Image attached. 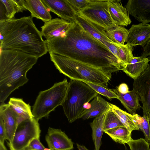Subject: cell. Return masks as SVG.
I'll list each match as a JSON object with an SVG mask.
<instances>
[{
  "instance_id": "6da1fadb",
  "label": "cell",
  "mask_w": 150,
  "mask_h": 150,
  "mask_svg": "<svg viewBox=\"0 0 150 150\" xmlns=\"http://www.w3.org/2000/svg\"><path fill=\"white\" fill-rule=\"evenodd\" d=\"M45 41L50 54L67 57L111 74L121 70L118 58L76 21L64 36Z\"/></svg>"
},
{
  "instance_id": "7a4b0ae2",
  "label": "cell",
  "mask_w": 150,
  "mask_h": 150,
  "mask_svg": "<svg viewBox=\"0 0 150 150\" xmlns=\"http://www.w3.org/2000/svg\"><path fill=\"white\" fill-rule=\"evenodd\" d=\"M1 50H18L40 57L48 52L30 16L0 21Z\"/></svg>"
},
{
  "instance_id": "3957f363",
  "label": "cell",
  "mask_w": 150,
  "mask_h": 150,
  "mask_svg": "<svg viewBox=\"0 0 150 150\" xmlns=\"http://www.w3.org/2000/svg\"><path fill=\"white\" fill-rule=\"evenodd\" d=\"M38 58L20 51L1 50L0 55V102L28 81L27 72Z\"/></svg>"
},
{
  "instance_id": "277c9868",
  "label": "cell",
  "mask_w": 150,
  "mask_h": 150,
  "mask_svg": "<svg viewBox=\"0 0 150 150\" xmlns=\"http://www.w3.org/2000/svg\"><path fill=\"white\" fill-rule=\"evenodd\" d=\"M51 61L61 73L71 80H84L107 87L112 74L75 60L50 54Z\"/></svg>"
},
{
  "instance_id": "5b68a950",
  "label": "cell",
  "mask_w": 150,
  "mask_h": 150,
  "mask_svg": "<svg viewBox=\"0 0 150 150\" xmlns=\"http://www.w3.org/2000/svg\"><path fill=\"white\" fill-rule=\"evenodd\" d=\"M98 93L85 83L71 79L62 106L70 123L84 115L87 105Z\"/></svg>"
},
{
  "instance_id": "8992f818",
  "label": "cell",
  "mask_w": 150,
  "mask_h": 150,
  "mask_svg": "<svg viewBox=\"0 0 150 150\" xmlns=\"http://www.w3.org/2000/svg\"><path fill=\"white\" fill-rule=\"evenodd\" d=\"M69 85L67 79L55 83L50 88L40 92L33 107L34 117L39 120L47 117L57 107L62 105Z\"/></svg>"
},
{
  "instance_id": "52a82bcc",
  "label": "cell",
  "mask_w": 150,
  "mask_h": 150,
  "mask_svg": "<svg viewBox=\"0 0 150 150\" xmlns=\"http://www.w3.org/2000/svg\"><path fill=\"white\" fill-rule=\"evenodd\" d=\"M40 132L38 120L34 117L25 120L18 124L8 146L10 150H23L33 139L40 138Z\"/></svg>"
},
{
  "instance_id": "ba28073f",
  "label": "cell",
  "mask_w": 150,
  "mask_h": 150,
  "mask_svg": "<svg viewBox=\"0 0 150 150\" xmlns=\"http://www.w3.org/2000/svg\"><path fill=\"white\" fill-rule=\"evenodd\" d=\"M76 13L101 26L106 30L116 26L110 13L109 0H90L86 7Z\"/></svg>"
},
{
  "instance_id": "9c48e42d",
  "label": "cell",
  "mask_w": 150,
  "mask_h": 150,
  "mask_svg": "<svg viewBox=\"0 0 150 150\" xmlns=\"http://www.w3.org/2000/svg\"><path fill=\"white\" fill-rule=\"evenodd\" d=\"M75 21L94 38L106 46L119 59L117 47L107 37L104 28L77 13L75 16Z\"/></svg>"
},
{
  "instance_id": "30bf717a",
  "label": "cell",
  "mask_w": 150,
  "mask_h": 150,
  "mask_svg": "<svg viewBox=\"0 0 150 150\" xmlns=\"http://www.w3.org/2000/svg\"><path fill=\"white\" fill-rule=\"evenodd\" d=\"M133 89L142 104L143 115L150 112V64L137 78L134 80Z\"/></svg>"
},
{
  "instance_id": "8fae6325",
  "label": "cell",
  "mask_w": 150,
  "mask_h": 150,
  "mask_svg": "<svg viewBox=\"0 0 150 150\" xmlns=\"http://www.w3.org/2000/svg\"><path fill=\"white\" fill-rule=\"evenodd\" d=\"M45 139L49 148L52 150H71L74 143L61 129L49 127Z\"/></svg>"
},
{
  "instance_id": "7c38bea8",
  "label": "cell",
  "mask_w": 150,
  "mask_h": 150,
  "mask_svg": "<svg viewBox=\"0 0 150 150\" xmlns=\"http://www.w3.org/2000/svg\"><path fill=\"white\" fill-rule=\"evenodd\" d=\"M73 22H70L59 18L52 19L45 23L41 27L42 35L45 38L46 40L64 36Z\"/></svg>"
},
{
  "instance_id": "4fadbf2b",
  "label": "cell",
  "mask_w": 150,
  "mask_h": 150,
  "mask_svg": "<svg viewBox=\"0 0 150 150\" xmlns=\"http://www.w3.org/2000/svg\"><path fill=\"white\" fill-rule=\"evenodd\" d=\"M128 31L126 42L133 47L140 45L144 48L150 40V24H133Z\"/></svg>"
},
{
  "instance_id": "5bb4252c",
  "label": "cell",
  "mask_w": 150,
  "mask_h": 150,
  "mask_svg": "<svg viewBox=\"0 0 150 150\" xmlns=\"http://www.w3.org/2000/svg\"><path fill=\"white\" fill-rule=\"evenodd\" d=\"M125 7L129 14L138 21L150 23V0H129Z\"/></svg>"
},
{
  "instance_id": "9a60e30c",
  "label": "cell",
  "mask_w": 150,
  "mask_h": 150,
  "mask_svg": "<svg viewBox=\"0 0 150 150\" xmlns=\"http://www.w3.org/2000/svg\"><path fill=\"white\" fill-rule=\"evenodd\" d=\"M50 11L70 22L75 21L76 14L67 0H41Z\"/></svg>"
},
{
  "instance_id": "2e32d148",
  "label": "cell",
  "mask_w": 150,
  "mask_h": 150,
  "mask_svg": "<svg viewBox=\"0 0 150 150\" xmlns=\"http://www.w3.org/2000/svg\"><path fill=\"white\" fill-rule=\"evenodd\" d=\"M0 117L2 119L6 133L7 140H12L18 125V117L8 104L0 103Z\"/></svg>"
},
{
  "instance_id": "e0dca14e",
  "label": "cell",
  "mask_w": 150,
  "mask_h": 150,
  "mask_svg": "<svg viewBox=\"0 0 150 150\" xmlns=\"http://www.w3.org/2000/svg\"><path fill=\"white\" fill-rule=\"evenodd\" d=\"M109 9L114 22L116 25L127 26L132 21L129 14L120 0H109Z\"/></svg>"
},
{
  "instance_id": "ac0fdd59",
  "label": "cell",
  "mask_w": 150,
  "mask_h": 150,
  "mask_svg": "<svg viewBox=\"0 0 150 150\" xmlns=\"http://www.w3.org/2000/svg\"><path fill=\"white\" fill-rule=\"evenodd\" d=\"M24 7L31 13V16L45 23L52 19L50 11L41 0H23Z\"/></svg>"
},
{
  "instance_id": "d6986e66",
  "label": "cell",
  "mask_w": 150,
  "mask_h": 150,
  "mask_svg": "<svg viewBox=\"0 0 150 150\" xmlns=\"http://www.w3.org/2000/svg\"><path fill=\"white\" fill-rule=\"evenodd\" d=\"M148 58L142 56L134 57L121 70L135 80L139 77L147 68L149 64Z\"/></svg>"
},
{
  "instance_id": "ffe728a7",
  "label": "cell",
  "mask_w": 150,
  "mask_h": 150,
  "mask_svg": "<svg viewBox=\"0 0 150 150\" xmlns=\"http://www.w3.org/2000/svg\"><path fill=\"white\" fill-rule=\"evenodd\" d=\"M111 89L117 94L118 99L131 114L135 113L137 110L142 108L139 102L138 94L133 89L125 94L119 93L116 88Z\"/></svg>"
},
{
  "instance_id": "44dd1931",
  "label": "cell",
  "mask_w": 150,
  "mask_h": 150,
  "mask_svg": "<svg viewBox=\"0 0 150 150\" xmlns=\"http://www.w3.org/2000/svg\"><path fill=\"white\" fill-rule=\"evenodd\" d=\"M110 108V107L95 117L93 121L90 123L92 130V138L95 146V150H100L102 144L101 139L104 132L103 127L105 120Z\"/></svg>"
},
{
  "instance_id": "7402d4cb",
  "label": "cell",
  "mask_w": 150,
  "mask_h": 150,
  "mask_svg": "<svg viewBox=\"0 0 150 150\" xmlns=\"http://www.w3.org/2000/svg\"><path fill=\"white\" fill-rule=\"evenodd\" d=\"M8 104L17 115L18 124L25 120L34 117L30 106L25 103L22 99L10 98Z\"/></svg>"
},
{
  "instance_id": "603a6c76",
  "label": "cell",
  "mask_w": 150,
  "mask_h": 150,
  "mask_svg": "<svg viewBox=\"0 0 150 150\" xmlns=\"http://www.w3.org/2000/svg\"><path fill=\"white\" fill-rule=\"evenodd\" d=\"M90 107L81 118L84 120L95 118L101 114L110 107L109 103L98 94L90 103Z\"/></svg>"
},
{
  "instance_id": "cb8c5ba5",
  "label": "cell",
  "mask_w": 150,
  "mask_h": 150,
  "mask_svg": "<svg viewBox=\"0 0 150 150\" xmlns=\"http://www.w3.org/2000/svg\"><path fill=\"white\" fill-rule=\"evenodd\" d=\"M115 142L125 145L132 139L131 133L127 128L124 126L117 127L104 132Z\"/></svg>"
},
{
  "instance_id": "d4e9b609",
  "label": "cell",
  "mask_w": 150,
  "mask_h": 150,
  "mask_svg": "<svg viewBox=\"0 0 150 150\" xmlns=\"http://www.w3.org/2000/svg\"><path fill=\"white\" fill-rule=\"evenodd\" d=\"M2 3L6 20L14 18L16 13L26 10L23 0H0Z\"/></svg>"
},
{
  "instance_id": "484cf974",
  "label": "cell",
  "mask_w": 150,
  "mask_h": 150,
  "mask_svg": "<svg viewBox=\"0 0 150 150\" xmlns=\"http://www.w3.org/2000/svg\"><path fill=\"white\" fill-rule=\"evenodd\" d=\"M109 106L122 123L132 133L134 130H139V128L134 122L132 115L123 110L116 105L109 103Z\"/></svg>"
},
{
  "instance_id": "4316f807",
  "label": "cell",
  "mask_w": 150,
  "mask_h": 150,
  "mask_svg": "<svg viewBox=\"0 0 150 150\" xmlns=\"http://www.w3.org/2000/svg\"><path fill=\"white\" fill-rule=\"evenodd\" d=\"M107 37L114 43L124 45L126 42L128 36V30L121 26L106 30Z\"/></svg>"
},
{
  "instance_id": "83f0119b",
  "label": "cell",
  "mask_w": 150,
  "mask_h": 150,
  "mask_svg": "<svg viewBox=\"0 0 150 150\" xmlns=\"http://www.w3.org/2000/svg\"><path fill=\"white\" fill-rule=\"evenodd\" d=\"M132 115L133 121L142 131L145 137V139L150 143V127L148 116L144 115L142 117L137 114Z\"/></svg>"
},
{
  "instance_id": "f1b7e54d",
  "label": "cell",
  "mask_w": 150,
  "mask_h": 150,
  "mask_svg": "<svg viewBox=\"0 0 150 150\" xmlns=\"http://www.w3.org/2000/svg\"><path fill=\"white\" fill-rule=\"evenodd\" d=\"M115 45L117 48L118 58L122 68L124 67L134 57L132 53L133 47L127 43L124 45L116 44Z\"/></svg>"
},
{
  "instance_id": "f546056e",
  "label": "cell",
  "mask_w": 150,
  "mask_h": 150,
  "mask_svg": "<svg viewBox=\"0 0 150 150\" xmlns=\"http://www.w3.org/2000/svg\"><path fill=\"white\" fill-rule=\"evenodd\" d=\"M79 80L85 83L98 93L106 97L108 99L111 100L113 98H118L117 94L107 87L84 80Z\"/></svg>"
},
{
  "instance_id": "4dcf8cb0",
  "label": "cell",
  "mask_w": 150,
  "mask_h": 150,
  "mask_svg": "<svg viewBox=\"0 0 150 150\" xmlns=\"http://www.w3.org/2000/svg\"><path fill=\"white\" fill-rule=\"evenodd\" d=\"M124 126L110 107L105 119L104 131L117 127Z\"/></svg>"
},
{
  "instance_id": "1f68e13d",
  "label": "cell",
  "mask_w": 150,
  "mask_h": 150,
  "mask_svg": "<svg viewBox=\"0 0 150 150\" xmlns=\"http://www.w3.org/2000/svg\"><path fill=\"white\" fill-rule=\"evenodd\" d=\"M128 144L130 150H150L149 143L143 138L132 139Z\"/></svg>"
},
{
  "instance_id": "d6a6232c",
  "label": "cell",
  "mask_w": 150,
  "mask_h": 150,
  "mask_svg": "<svg viewBox=\"0 0 150 150\" xmlns=\"http://www.w3.org/2000/svg\"><path fill=\"white\" fill-rule=\"evenodd\" d=\"M76 12L78 13L85 8L89 3L90 0H67Z\"/></svg>"
},
{
  "instance_id": "836d02e7",
  "label": "cell",
  "mask_w": 150,
  "mask_h": 150,
  "mask_svg": "<svg viewBox=\"0 0 150 150\" xmlns=\"http://www.w3.org/2000/svg\"><path fill=\"white\" fill-rule=\"evenodd\" d=\"M45 148L38 138L33 139L23 150H44Z\"/></svg>"
},
{
  "instance_id": "e575fe53",
  "label": "cell",
  "mask_w": 150,
  "mask_h": 150,
  "mask_svg": "<svg viewBox=\"0 0 150 150\" xmlns=\"http://www.w3.org/2000/svg\"><path fill=\"white\" fill-rule=\"evenodd\" d=\"M6 139L7 137L6 128L3 120L0 117V143L4 144Z\"/></svg>"
},
{
  "instance_id": "d590c367",
  "label": "cell",
  "mask_w": 150,
  "mask_h": 150,
  "mask_svg": "<svg viewBox=\"0 0 150 150\" xmlns=\"http://www.w3.org/2000/svg\"><path fill=\"white\" fill-rule=\"evenodd\" d=\"M116 88L119 93L122 94L126 93L129 91L127 85L125 83L120 84Z\"/></svg>"
},
{
  "instance_id": "8d00e7d4",
  "label": "cell",
  "mask_w": 150,
  "mask_h": 150,
  "mask_svg": "<svg viewBox=\"0 0 150 150\" xmlns=\"http://www.w3.org/2000/svg\"><path fill=\"white\" fill-rule=\"evenodd\" d=\"M150 56V40L144 48L142 56L144 57Z\"/></svg>"
},
{
  "instance_id": "74e56055",
  "label": "cell",
  "mask_w": 150,
  "mask_h": 150,
  "mask_svg": "<svg viewBox=\"0 0 150 150\" xmlns=\"http://www.w3.org/2000/svg\"><path fill=\"white\" fill-rule=\"evenodd\" d=\"M76 145L78 150H89L84 146L78 144H76Z\"/></svg>"
},
{
  "instance_id": "f35d334b",
  "label": "cell",
  "mask_w": 150,
  "mask_h": 150,
  "mask_svg": "<svg viewBox=\"0 0 150 150\" xmlns=\"http://www.w3.org/2000/svg\"><path fill=\"white\" fill-rule=\"evenodd\" d=\"M0 144V150H7L4 144Z\"/></svg>"
},
{
  "instance_id": "ab89813d",
  "label": "cell",
  "mask_w": 150,
  "mask_h": 150,
  "mask_svg": "<svg viewBox=\"0 0 150 150\" xmlns=\"http://www.w3.org/2000/svg\"><path fill=\"white\" fill-rule=\"evenodd\" d=\"M148 117L149 119V125H150V112L149 114L148 115ZM149 144H150V143H149Z\"/></svg>"
},
{
  "instance_id": "60d3db41",
  "label": "cell",
  "mask_w": 150,
  "mask_h": 150,
  "mask_svg": "<svg viewBox=\"0 0 150 150\" xmlns=\"http://www.w3.org/2000/svg\"><path fill=\"white\" fill-rule=\"evenodd\" d=\"M44 150H52L51 149H50V148L48 149V148H45V149H44Z\"/></svg>"
},
{
  "instance_id": "b9f144b4",
  "label": "cell",
  "mask_w": 150,
  "mask_h": 150,
  "mask_svg": "<svg viewBox=\"0 0 150 150\" xmlns=\"http://www.w3.org/2000/svg\"><path fill=\"white\" fill-rule=\"evenodd\" d=\"M148 58L149 59V61H150V57H149Z\"/></svg>"
}]
</instances>
